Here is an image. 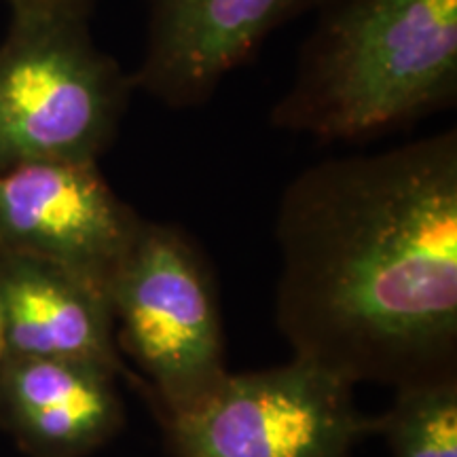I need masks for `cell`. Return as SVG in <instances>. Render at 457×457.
Masks as SVG:
<instances>
[{
	"mask_svg": "<svg viewBox=\"0 0 457 457\" xmlns=\"http://www.w3.org/2000/svg\"><path fill=\"white\" fill-rule=\"evenodd\" d=\"M276 322L353 386L457 373V131L324 159L284 188Z\"/></svg>",
	"mask_w": 457,
	"mask_h": 457,
	"instance_id": "obj_1",
	"label": "cell"
},
{
	"mask_svg": "<svg viewBox=\"0 0 457 457\" xmlns=\"http://www.w3.org/2000/svg\"><path fill=\"white\" fill-rule=\"evenodd\" d=\"M273 128L364 142L457 98V0H327Z\"/></svg>",
	"mask_w": 457,
	"mask_h": 457,
	"instance_id": "obj_2",
	"label": "cell"
},
{
	"mask_svg": "<svg viewBox=\"0 0 457 457\" xmlns=\"http://www.w3.org/2000/svg\"><path fill=\"white\" fill-rule=\"evenodd\" d=\"M74 13L11 15L0 43V171L98 163L117 140L134 79Z\"/></svg>",
	"mask_w": 457,
	"mask_h": 457,
	"instance_id": "obj_3",
	"label": "cell"
},
{
	"mask_svg": "<svg viewBox=\"0 0 457 457\" xmlns=\"http://www.w3.org/2000/svg\"><path fill=\"white\" fill-rule=\"evenodd\" d=\"M106 299L157 420L195 407L227 377L219 284L182 227L142 220Z\"/></svg>",
	"mask_w": 457,
	"mask_h": 457,
	"instance_id": "obj_4",
	"label": "cell"
},
{
	"mask_svg": "<svg viewBox=\"0 0 457 457\" xmlns=\"http://www.w3.org/2000/svg\"><path fill=\"white\" fill-rule=\"evenodd\" d=\"M345 377L296 358L227 373L195 407L159 420L174 457H352L377 434Z\"/></svg>",
	"mask_w": 457,
	"mask_h": 457,
	"instance_id": "obj_5",
	"label": "cell"
},
{
	"mask_svg": "<svg viewBox=\"0 0 457 457\" xmlns=\"http://www.w3.org/2000/svg\"><path fill=\"white\" fill-rule=\"evenodd\" d=\"M142 216L98 163H24L0 171V256L60 267L106 295Z\"/></svg>",
	"mask_w": 457,
	"mask_h": 457,
	"instance_id": "obj_6",
	"label": "cell"
},
{
	"mask_svg": "<svg viewBox=\"0 0 457 457\" xmlns=\"http://www.w3.org/2000/svg\"><path fill=\"white\" fill-rule=\"evenodd\" d=\"M327 0H146V38L134 87L170 108L212 98L278 28Z\"/></svg>",
	"mask_w": 457,
	"mask_h": 457,
	"instance_id": "obj_7",
	"label": "cell"
},
{
	"mask_svg": "<svg viewBox=\"0 0 457 457\" xmlns=\"http://www.w3.org/2000/svg\"><path fill=\"white\" fill-rule=\"evenodd\" d=\"M125 424L119 379L74 360H0V428L30 457H87Z\"/></svg>",
	"mask_w": 457,
	"mask_h": 457,
	"instance_id": "obj_8",
	"label": "cell"
},
{
	"mask_svg": "<svg viewBox=\"0 0 457 457\" xmlns=\"http://www.w3.org/2000/svg\"><path fill=\"white\" fill-rule=\"evenodd\" d=\"M0 307L7 356L96 364L145 398V384L119 352L100 288L47 262L0 256Z\"/></svg>",
	"mask_w": 457,
	"mask_h": 457,
	"instance_id": "obj_9",
	"label": "cell"
},
{
	"mask_svg": "<svg viewBox=\"0 0 457 457\" xmlns=\"http://www.w3.org/2000/svg\"><path fill=\"white\" fill-rule=\"evenodd\" d=\"M394 390L390 409L377 417L390 457H457V373Z\"/></svg>",
	"mask_w": 457,
	"mask_h": 457,
	"instance_id": "obj_10",
	"label": "cell"
},
{
	"mask_svg": "<svg viewBox=\"0 0 457 457\" xmlns=\"http://www.w3.org/2000/svg\"><path fill=\"white\" fill-rule=\"evenodd\" d=\"M11 15L26 13H74L91 17L100 0H4Z\"/></svg>",
	"mask_w": 457,
	"mask_h": 457,
	"instance_id": "obj_11",
	"label": "cell"
},
{
	"mask_svg": "<svg viewBox=\"0 0 457 457\" xmlns=\"http://www.w3.org/2000/svg\"><path fill=\"white\" fill-rule=\"evenodd\" d=\"M7 356V341H4V318L3 307H0V360Z\"/></svg>",
	"mask_w": 457,
	"mask_h": 457,
	"instance_id": "obj_12",
	"label": "cell"
}]
</instances>
